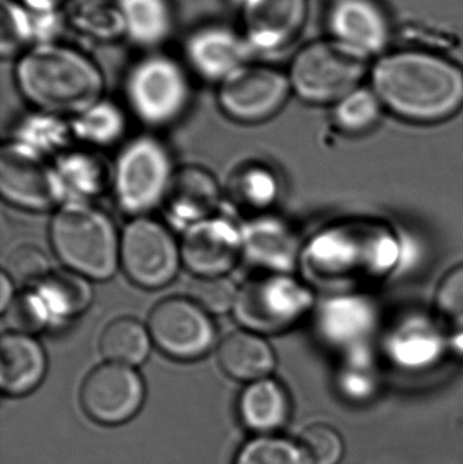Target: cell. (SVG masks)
I'll return each mask as SVG.
<instances>
[{
  "label": "cell",
  "instance_id": "cell-15",
  "mask_svg": "<svg viewBox=\"0 0 463 464\" xmlns=\"http://www.w3.org/2000/svg\"><path fill=\"white\" fill-rule=\"evenodd\" d=\"M146 398L141 376L127 365L106 362L92 370L81 389L84 413L102 425H120L140 411Z\"/></svg>",
  "mask_w": 463,
  "mask_h": 464
},
{
  "label": "cell",
  "instance_id": "cell-33",
  "mask_svg": "<svg viewBox=\"0 0 463 464\" xmlns=\"http://www.w3.org/2000/svg\"><path fill=\"white\" fill-rule=\"evenodd\" d=\"M336 389L344 400L366 403L380 390L374 362L367 346L347 352L336 378Z\"/></svg>",
  "mask_w": 463,
  "mask_h": 464
},
{
  "label": "cell",
  "instance_id": "cell-9",
  "mask_svg": "<svg viewBox=\"0 0 463 464\" xmlns=\"http://www.w3.org/2000/svg\"><path fill=\"white\" fill-rule=\"evenodd\" d=\"M92 296L89 278L72 270H57L15 296L3 316L10 332L33 335L72 321L90 307Z\"/></svg>",
  "mask_w": 463,
  "mask_h": 464
},
{
  "label": "cell",
  "instance_id": "cell-28",
  "mask_svg": "<svg viewBox=\"0 0 463 464\" xmlns=\"http://www.w3.org/2000/svg\"><path fill=\"white\" fill-rule=\"evenodd\" d=\"M149 327L138 319L124 316L114 319L101 335L100 348L108 362L136 367L143 364L151 351Z\"/></svg>",
  "mask_w": 463,
  "mask_h": 464
},
{
  "label": "cell",
  "instance_id": "cell-46",
  "mask_svg": "<svg viewBox=\"0 0 463 464\" xmlns=\"http://www.w3.org/2000/svg\"><path fill=\"white\" fill-rule=\"evenodd\" d=\"M329 2H332V0H329Z\"/></svg>",
  "mask_w": 463,
  "mask_h": 464
},
{
  "label": "cell",
  "instance_id": "cell-42",
  "mask_svg": "<svg viewBox=\"0 0 463 464\" xmlns=\"http://www.w3.org/2000/svg\"><path fill=\"white\" fill-rule=\"evenodd\" d=\"M15 299L14 295V281L11 280L10 276L3 270L0 276V311L5 314L7 308L10 307L11 303Z\"/></svg>",
  "mask_w": 463,
  "mask_h": 464
},
{
  "label": "cell",
  "instance_id": "cell-3",
  "mask_svg": "<svg viewBox=\"0 0 463 464\" xmlns=\"http://www.w3.org/2000/svg\"><path fill=\"white\" fill-rule=\"evenodd\" d=\"M16 87L37 111L78 116L102 100L105 79L86 53L62 43L37 44L16 59Z\"/></svg>",
  "mask_w": 463,
  "mask_h": 464
},
{
  "label": "cell",
  "instance_id": "cell-21",
  "mask_svg": "<svg viewBox=\"0 0 463 464\" xmlns=\"http://www.w3.org/2000/svg\"><path fill=\"white\" fill-rule=\"evenodd\" d=\"M449 351V337L434 319L412 315L394 324L385 340V353L402 371L420 372L440 362Z\"/></svg>",
  "mask_w": 463,
  "mask_h": 464
},
{
  "label": "cell",
  "instance_id": "cell-6",
  "mask_svg": "<svg viewBox=\"0 0 463 464\" xmlns=\"http://www.w3.org/2000/svg\"><path fill=\"white\" fill-rule=\"evenodd\" d=\"M170 152L152 136L130 140L117 158L113 192L121 211L133 218L146 217L162 206L173 179Z\"/></svg>",
  "mask_w": 463,
  "mask_h": 464
},
{
  "label": "cell",
  "instance_id": "cell-7",
  "mask_svg": "<svg viewBox=\"0 0 463 464\" xmlns=\"http://www.w3.org/2000/svg\"><path fill=\"white\" fill-rule=\"evenodd\" d=\"M314 308L310 286L291 275L264 273L239 286L233 313L238 324L257 334H277L295 326Z\"/></svg>",
  "mask_w": 463,
  "mask_h": 464
},
{
  "label": "cell",
  "instance_id": "cell-25",
  "mask_svg": "<svg viewBox=\"0 0 463 464\" xmlns=\"http://www.w3.org/2000/svg\"><path fill=\"white\" fill-rule=\"evenodd\" d=\"M238 411L247 430L260 435H271L285 427L290 420V395L275 379L252 382L239 397Z\"/></svg>",
  "mask_w": 463,
  "mask_h": 464
},
{
  "label": "cell",
  "instance_id": "cell-32",
  "mask_svg": "<svg viewBox=\"0 0 463 464\" xmlns=\"http://www.w3.org/2000/svg\"><path fill=\"white\" fill-rule=\"evenodd\" d=\"M70 24L84 37L100 43L125 37L124 19L116 0H81L71 11Z\"/></svg>",
  "mask_w": 463,
  "mask_h": 464
},
{
  "label": "cell",
  "instance_id": "cell-40",
  "mask_svg": "<svg viewBox=\"0 0 463 464\" xmlns=\"http://www.w3.org/2000/svg\"><path fill=\"white\" fill-rule=\"evenodd\" d=\"M438 319L454 330H463V264L443 276L434 297Z\"/></svg>",
  "mask_w": 463,
  "mask_h": 464
},
{
  "label": "cell",
  "instance_id": "cell-39",
  "mask_svg": "<svg viewBox=\"0 0 463 464\" xmlns=\"http://www.w3.org/2000/svg\"><path fill=\"white\" fill-rule=\"evenodd\" d=\"M298 443L312 464H340L345 455L344 440L331 425H310Z\"/></svg>",
  "mask_w": 463,
  "mask_h": 464
},
{
  "label": "cell",
  "instance_id": "cell-36",
  "mask_svg": "<svg viewBox=\"0 0 463 464\" xmlns=\"http://www.w3.org/2000/svg\"><path fill=\"white\" fill-rule=\"evenodd\" d=\"M234 464H312L301 444L274 435H260L247 441Z\"/></svg>",
  "mask_w": 463,
  "mask_h": 464
},
{
  "label": "cell",
  "instance_id": "cell-8",
  "mask_svg": "<svg viewBox=\"0 0 463 464\" xmlns=\"http://www.w3.org/2000/svg\"><path fill=\"white\" fill-rule=\"evenodd\" d=\"M125 98L132 113L147 127H168L185 113L189 103V78L173 57L150 54L128 72Z\"/></svg>",
  "mask_w": 463,
  "mask_h": 464
},
{
  "label": "cell",
  "instance_id": "cell-4",
  "mask_svg": "<svg viewBox=\"0 0 463 464\" xmlns=\"http://www.w3.org/2000/svg\"><path fill=\"white\" fill-rule=\"evenodd\" d=\"M49 237L63 265L89 280H109L120 266L121 234L111 218L92 204L59 207Z\"/></svg>",
  "mask_w": 463,
  "mask_h": 464
},
{
  "label": "cell",
  "instance_id": "cell-35",
  "mask_svg": "<svg viewBox=\"0 0 463 464\" xmlns=\"http://www.w3.org/2000/svg\"><path fill=\"white\" fill-rule=\"evenodd\" d=\"M279 192V179L265 166L253 165L242 169L234 179V196L238 203L256 211H264L274 206Z\"/></svg>",
  "mask_w": 463,
  "mask_h": 464
},
{
  "label": "cell",
  "instance_id": "cell-22",
  "mask_svg": "<svg viewBox=\"0 0 463 464\" xmlns=\"http://www.w3.org/2000/svg\"><path fill=\"white\" fill-rule=\"evenodd\" d=\"M219 203V185L215 177L200 166H184L174 173L162 206L168 222L185 231L215 217Z\"/></svg>",
  "mask_w": 463,
  "mask_h": 464
},
{
  "label": "cell",
  "instance_id": "cell-29",
  "mask_svg": "<svg viewBox=\"0 0 463 464\" xmlns=\"http://www.w3.org/2000/svg\"><path fill=\"white\" fill-rule=\"evenodd\" d=\"M73 138L92 147L119 143L127 130V117L113 101L100 100L71 120Z\"/></svg>",
  "mask_w": 463,
  "mask_h": 464
},
{
  "label": "cell",
  "instance_id": "cell-45",
  "mask_svg": "<svg viewBox=\"0 0 463 464\" xmlns=\"http://www.w3.org/2000/svg\"><path fill=\"white\" fill-rule=\"evenodd\" d=\"M236 2H238V3H239V5H242V3H244V2H245V0H236Z\"/></svg>",
  "mask_w": 463,
  "mask_h": 464
},
{
  "label": "cell",
  "instance_id": "cell-37",
  "mask_svg": "<svg viewBox=\"0 0 463 464\" xmlns=\"http://www.w3.org/2000/svg\"><path fill=\"white\" fill-rule=\"evenodd\" d=\"M238 291L228 276L196 277L189 286V297L209 315H223L236 307Z\"/></svg>",
  "mask_w": 463,
  "mask_h": 464
},
{
  "label": "cell",
  "instance_id": "cell-18",
  "mask_svg": "<svg viewBox=\"0 0 463 464\" xmlns=\"http://www.w3.org/2000/svg\"><path fill=\"white\" fill-rule=\"evenodd\" d=\"M378 308L366 295L340 292L315 308L314 327L326 345L347 352L366 346L378 326Z\"/></svg>",
  "mask_w": 463,
  "mask_h": 464
},
{
  "label": "cell",
  "instance_id": "cell-38",
  "mask_svg": "<svg viewBox=\"0 0 463 464\" xmlns=\"http://www.w3.org/2000/svg\"><path fill=\"white\" fill-rule=\"evenodd\" d=\"M5 272L11 280L32 288L51 275V262L43 248L32 243H24L8 254Z\"/></svg>",
  "mask_w": 463,
  "mask_h": 464
},
{
  "label": "cell",
  "instance_id": "cell-17",
  "mask_svg": "<svg viewBox=\"0 0 463 464\" xmlns=\"http://www.w3.org/2000/svg\"><path fill=\"white\" fill-rule=\"evenodd\" d=\"M179 247L182 264L196 277L227 276L242 258L241 227L215 215L185 230Z\"/></svg>",
  "mask_w": 463,
  "mask_h": 464
},
{
  "label": "cell",
  "instance_id": "cell-16",
  "mask_svg": "<svg viewBox=\"0 0 463 464\" xmlns=\"http://www.w3.org/2000/svg\"><path fill=\"white\" fill-rule=\"evenodd\" d=\"M244 37L252 52L274 54L296 43L309 19V0H245Z\"/></svg>",
  "mask_w": 463,
  "mask_h": 464
},
{
  "label": "cell",
  "instance_id": "cell-11",
  "mask_svg": "<svg viewBox=\"0 0 463 464\" xmlns=\"http://www.w3.org/2000/svg\"><path fill=\"white\" fill-rule=\"evenodd\" d=\"M291 94L287 73L269 65L247 63L220 82L217 102L228 119L258 124L276 116Z\"/></svg>",
  "mask_w": 463,
  "mask_h": 464
},
{
  "label": "cell",
  "instance_id": "cell-34",
  "mask_svg": "<svg viewBox=\"0 0 463 464\" xmlns=\"http://www.w3.org/2000/svg\"><path fill=\"white\" fill-rule=\"evenodd\" d=\"M0 24V54L3 59H18L34 45L33 13L19 0H2Z\"/></svg>",
  "mask_w": 463,
  "mask_h": 464
},
{
  "label": "cell",
  "instance_id": "cell-41",
  "mask_svg": "<svg viewBox=\"0 0 463 464\" xmlns=\"http://www.w3.org/2000/svg\"><path fill=\"white\" fill-rule=\"evenodd\" d=\"M33 13V22H34L35 44H52L59 43L57 37L62 34L65 27V18L63 16L62 10L45 11V13Z\"/></svg>",
  "mask_w": 463,
  "mask_h": 464
},
{
  "label": "cell",
  "instance_id": "cell-14",
  "mask_svg": "<svg viewBox=\"0 0 463 464\" xmlns=\"http://www.w3.org/2000/svg\"><path fill=\"white\" fill-rule=\"evenodd\" d=\"M328 38L372 63L391 49L393 19L381 0H332L325 14Z\"/></svg>",
  "mask_w": 463,
  "mask_h": 464
},
{
  "label": "cell",
  "instance_id": "cell-30",
  "mask_svg": "<svg viewBox=\"0 0 463 464\" xmlns=\"http://www.w3.org/2000/svg\"><path fill=\"white\" fill-rule=\"evenodd\" d=\"M71 138H73L71 122L64 117L37 111L24 117L16 124L11 140L29 147L33 151L49 158L65 152Z\"/></svg>",
  "mask_w": 463,
  "mask_h": 464
},
{
  "label": "cell",
  "instance_id": "cell-27",
  "mask_svg": "<svg viewBox=\"0 0 463 464\" xmlns=\"http://www.w3.org/2000/svg\"><path fill=\"white\" fill-rule=\"evenodd\" d=\"M125 37L140 46L154 48L168 40L174 24L173 8L169 0H116Z\"/></svg>",
  "mask_w": 463,
  "mask_h": 464
},
{
  "label": "cell",
  "instance_id": "cell-19",
  "mask_svg": "<svg viewBox=\"0 0 463 464\" xmlns=\"http://www.w3.org/2000/svg\"><path fill=\"white\" fill-rule=\"evenodd\" d=\"M242 258L265 273L291 275L301 265L302 248L288 223L276 217L253 218L241 226Z\"/></svg>",
  "mask_w": 463,
  "mask_h": 464
},
{
  "label": "cell",
  "instance_id": "cell-24",
  "mask_svg": "<svg viewBox=\"0 0 463 464\" xmlns=\"http://www.w3.org/2000/svg\"><path fill=\"white\" fill-rule=\"evenodd\" d=\"M217 360L230 378L249 383L269 378L276 365V356L268 341L246 329L231 333L220 343Z\"/></svg>",
  "mask_w": 463,
  "mask_h": 464
},
{
  "label": "cell",
  "instance_id": "cell-31",
  "mask_svg": "<svg viewBox=\"0 0 463 464\" xmlns=\"http://www.w3.org/2000/svg\"><path fill=\"white\" fill-rule=\"evenodd\" d=\"M385 111L372 87L362 84L332 106V122L345 135L361 136L380 124Z\"/></svg>",
  "mask_w": 463,
  "mask_h": 464
},
{
  "label": "cell",
  "instance_id": "cell-23",
  "mask_svg": "<svg viewBox=\"0 0 463 464\" xmlns=\"http://www.w3.org/2000/svg\"><path fill=\"white\" fill-rule=\"evenodd\" d=\"M0 345V389L8 397L34 392L48 370L45 349L33 335L5 333Z\"/></svg>",
  "mask_w": 463,
  "mask_h": 464
},
{
  "label": "cell",
  "instance_id": "cell-12",
  "mask_svg": "<svg viewBox=\"0 0 463 464\" xmlns=\"http://www.w3.org/2000/svg\"><path fill=\"white\" fill-rule=\"evenodd\" d=\"M0 193L11 206L26 211H48L63 206L53 163L18 141L10 140L3 146Z\"/></svg>",
  "mask_w": 463,
  "mask_h": 464
},
{
  "label": "cell",
  "instance_id": "cell-20",
  "mask_svg": "<svg viewBox=\"0 0 463 464\" xmlns=\"http://www.w3.org/2000/svg\"><path fill=\"white\" fill-rule=\"evenodd\" d=\"M184 52L188 65L201 79L219 84L234 71L247 64L252 49L244 34L223 24H209L188 37Z\"/></svg>",
  "mask_w": 463,
  "mask_h": 464
},
{
  "label": "cell",
  "instance_id": "cell-1",
  "mask_svg": "<svg viewBox=\"0 0 463 464\" xmlns=\"http://www.w3.org/2000/svg\"><path fill=\"white\" fill-rule=\"evenodd\" d=\"M369 84L386 111L413 124H438L463 109V65L437 49H389L370 65Z\"/></svg>",
  "mask_w": 463,
  "mask_h": 464
},
{
  "label": "cell",
  "instance_id": "cell-13",
  "mask_svg": "<svg viewBox=\"0 0 463 464\" xmlns=\"http://www.w3.org/2000/svg\"><path fill=\"white\" fill-rule=\"evenodd\" d=\"M152 343L171 359L190 362L206 356L217 343L211 315L190 297H168L149 319Z\"/></svg>",
  "mask_w": 463,
  "mask_h": 464
},
{
  "label": "cell",
  "instance_id": "cell-2",
  "mask_svg": "<svg viewBox=\"0 0 463 464\" xmlns=\"http://www.w3.org/2000/svg\"><path fill=\"white\" fill-rule=\"evenodd\" d=\"M401 240L389 226L345 220L315 232L301 265L317 285L351 288L388 277L401 262Z\"/></svg>",
  "mask_w": 463,
  "mask_h": 464
},
{
  "label": "cell",
  "instance_id": "cell-43",
  "mask_svg": "<svg viewBox=\"0 0 463 464\" xmlns=\"http://www.w3.org/2000/svg\"><path fill=\"white\" fill-rule=\"evenodd\" d=\"M34 13H45V11H59L68 0H19Z\"/></svg>",
  "mask_w": 463,
  "mask_h": 464
},
{
  "label": "cell",
  "instance_id": "cell-26",
  "mask_svg": "<svg viewBox=\"0 0 463 464\" xmlns=\"http://www.w3.org/2000/svg\"><path fill=\"white\" fill-rule=\"evenodd\" d=\"M53 165L62 188L63 204H90L102 195L108 185V166L95 152L65 151L56 158Z\"/></svg>",
  "mask_w": 463,
  "mask_h": 464
},
{
  "label": "cell",
  "instance_id": "cell-44",
  "mask_svg": "<svg viewBox=\"0 0 463 464\" xmlns=\"http://www.w3.org/2000/svg\"><path fill=\"white\" fill-rule=\"evenodd\" d=\"M449 351L463 357V330H454V334L449 337Z\"/></svg>",
  "mask_w": 463,
  "mask_h": 464
},
{
  "label": "cell",
  "instance_id": "cell-5",
  "mask_svg": "<svg viewBox=\"0 0 463 464\" xmlns=\"http://www.w3.org/2000/svg\"><path fill=\"white\" fill-rule=\"evenodd\" d=\"M371 63L337 45L331 38L302 46L290 63L294 94L309 105H331L364 84Z\"/></svg>",
  "mask_w": 463,
  "mask_h": 464
},
{
  "label": "cell",
  "instance_id": "cell-10",
  "mask_svg": "<svg viewBox=\"0 0 463 464\" xmlns=\"http://www.w3.org/2000/svg\"><path fill=\"white\" fill-rule=\"evenodd\" d=\"M181 262V247L157 220L133 218L121 232L120 266L136 285L163 288L177 277Z\"/></svg>",
  "mask_w": 463,
  "mask_h": 464
}]
</instances>
